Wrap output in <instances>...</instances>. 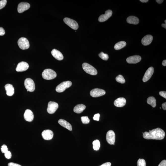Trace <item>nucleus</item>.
I'll use <instances>...</instances> for the list:
<instances>
[{
  "label": "nucleus",
  "mask_w": 166,
  "mask_h": 166,
  "mask_svg": "<svg viewBox=\"0 0 166 166\" xmlns=\"http://www.w3.org/2000/svg\"><path fill=\"white\" fill-rule=\"evenodd\" d=\"M1 151L3 153L5 154L6 152L8 151L7 147L5 145H3L1 147Z\"/></svg>",
  "instance_id": "obj_33"
},
{
  "label": "nucleus",
  "mask_w": 166,
  "mask_h": 166,
  "mask_svg": "<svg viewBox=\"0 0 166 166\" xmlns=\"http://www.w3.org/2000/svg\"><path fill=\"white\" fill-rule=\"evenodd\" d=\"M107 141L109 144L115 145V132L112 130H109L107 133L106 135Z\"/></svg>",
  "instance_id": "obj_9"
},
{
  "label": "nucleus",
  "mask_w": 166,
  "mask_h": 166,
  "mask_svg": "<svg viewBox=\"0 0 166 166\" xmlns=\"http://www.w3.org/2000/svg\"><path fill=\"white\" fill-rule=\"evenodd\" d=\"M98 56H99V57L101 58L102 59V60H105V61L107 60L108 59H109V56H108V54H105V53H104L102 52H101L99 54H98Z\"/></svg>",
  "instance_id": "obj_29"
},
{
  "label": "nucleus",
  "mask_w": 166,
  "mask_h": 166,
  "mask_svg": "<svg viewBox=\"0 0 166 166\" xmlns=\"http://www.w3.org/2000/svg\"><path fill=\"white\" fill-rule=\"evenodd\" d=\"M161 26L162 27H163L164 29H166V24H161Z\"/></svg>",
  "instance_id": "obj_45"
},
{
  "label": "nucleus",
  "mask_w": 166,
  "mask_h": 166,
  "mask_svg": "<svg viewBox=\"0 0 166 166\" xmlns=\"http://www.w3.org/2000/svg\"><path fill=\"white\" fill-rule=\"evenodd\" d=\"M83 69L86 72L91 75H96L97 71L95 68L91 65L87 63H84L82 65Z\"/></svg>",
  "instance_id": "obj_3"
},
{
  "label": "nucleus",
  "mask_w": 166,
  "mask_h": 166,
  "mask_svg": "<svg viewBox=\"0 0 166 166\" xmlns=\"http://www.w3.org/2000/svg\"><path fill=\"white\" fill-rule=\"evenodd\" d=\"M93 148L94 150L97 151L99 150L100 147V144L99 140H96L94 141L93 142Z\"/></svg>",
  "instance_id": "obj_27"
},
{
  "label": "nucleus",
  "mask_w": 166,
  "mask_h": 166,
  "mask_svg": "<svg viewBox=\"0 0 166 166\" xmlns=\"http://www.w3.org/2000/svg\"><path fill=\"white\" fill-rule=\"evenodd\" d=\"M51 54L52 56L56 60H62L64 59V56L59 50L56 49H53L51 51Z\"/></svg>",
  "instance_id": "obj_18"
},
{
  "label": "nucleus",
  "mask_w": 166,
  "mask_h": 166,
  "mask_svg": "<svg viewBox=\"0 0 166 166\" xmlns=\"http://www.w3.org/2000/svg\"><path fill=\"white\" fill-rule=\"evenodd\" d=\"M162 106L163 109L164 110H166V102L162 104Z\"/></svg>",
  "instance_id": "obj_41"
},
{
  "label": "nucleus",
  "mask_w": 166,
  "mask_h": 166,
  "mask_svg": "<svg viewBox=\"0 0 166 166\" xmlns=\"http://www.w3.org/2000/svg\"><path fill=\"white\" fill-rule=\"evenodd\" d=\"M105 92L103 90L98 88H95L93 89L91 91L90 94L91 96L94 98L102 96L105 95Z\"/></svg>",
  "instance_id": "obj_10"
},
{
  "label": "nucleus",
  "mask_w": 166,
  "mask_h": 166,
  "mask_svg": "<svg viewBox=\"0 0 166 166\" xmlns=\"http://www.w3.org/2000/svg\"><path fill=\"white\" fill-rule=\"evenodd\" d=\"M42 135L44 140H50L53 138L54 133L51 130L46 129L42 132Z\"/></svg>",
  "instance_id": "obj_14"
},
{
  "label": "nucleus",
  "mask_w": 166,
  "mask_h": 166,
  "mask_svg": "<svg viewBox=\"0 0 166 166\" xmlns=\"http://www.w3.org/2000/svg\"><path fill=\"white\" fill-rule=\"evenodd\" d=\"M86 106L85 105L82 104L77 105L74 107V112L77 114H80L82 112L85 110Z\"/></svg>",
  "instance_id": "obj_24"
},
{
  "label": "nucleus",
  "mask_w": 166,
  "mask_h": 166,
  "mask_svg": "<svg viewBox=\"0 0 166 166\" xmlns=\"http://www.w3.org/2000/svg\"><path fill=\"white\" fill-rule=\"evenodd\" d=\"M29 66L27 63L24 62H21L17 65L16 70L17 72L24 71L29 69Z\"/></svg>",
  "instance_id": "obj_12"
},
{
  "label": "nucleus",
  "mask_w": 166,
  "mask_h": 166,
  "mask_svg": "<svg viewBox=\"0 0 166 166\" xmlns=\"http://www.w3.org/2000/svg\"><path fill=\"white\" fill-rule=\"evenodd\" d=\"M5 30L2 27H0V36H3L5 34Z\"/></svg>",
  "instance_id": "obj_36"
},
{
  "label": "nucleus",
  "mask_w": 166,
  "mask_h": 166,
  "mask_svg": "<svg viewBox=\"0 0 166 166\" xmlns=\"http://www.w3.org/2000/svg\"><path fill=\"white\" fill-rule=\"evenodd\" d=\"M154 68L153 67H150L148 69L143 77V82H146L150 79L154 73Z\"/></svg>",
  "instance_id": "obj_13"
},
{
  "label": "nucleus",
  "mask_w": 166,
  "mask_h": 166,
  "mask_svg": "<svg viewBox=\"0 0 166 166\" xmlns=\"http://www.w3.org/2000/svg\"><path fill=\"white\" fill-rule=\"evenodd\" d=\"M64 21L65 23L72 29L77 30L78 28V25L76 21L73 19L68 18H64Z\"/></svg>",
  "instance_id": "obj_7"
},
{
  "label": "nucleus",
  "mask_w": 166,
  "mask_h": 166,
  "mask_svg": "<svg viewBox=\"0 0 166 166\" xmlns=\"http://www.w3.org/2000/svg\"><path fill=\"white\" fill-rule=\"evenodd\" d=\"M18 44L20 48L22 50H26L29 47V42L26 38H21L18 40Z\"/></svg>",
  "instance_id": "obj_6"
},
{
  "label": "nucleus",
  "mask_w": 166,
  "mask_h": 166,
  "mask_svg": "<svg viewBox=\"0 0 166 166\" xmlns=\"http://www.w3.org/2000/svg\"><path fill=\"white\" fill-rule=\"evenodd\" d=\"M144 138L147 139H155L161 140L165 137V133L163 129L157 128L151 130H149L148 132L143 133Z\"/></svg>",
  "instance_id": "obj_1"
},
{
  "label": "nucleus",
  "mask_w": 166,
  "mask_h": 166,
  "mask_svg": "<svg viewBox=\"0 0 166 166\" xmlns=\"http://www.w3.org/2000/svg\"><path fill=\"white\" fill-rule=\"evenodd\" d=\"M30 7V5L28 3L21 2L19 4L18 7V12L19 13H22L29 9Z\"/></svg>",
  "instance_id": "obj_11"
},
{
  "label": "nucleus",
  "mask_w": 166,
  "mask_h": 166,
  "mask_svg": "<svg viewBox=\"0 0 166 166\" xmlns=\"http://www.w3.org/2000/svg\"><path fill=\"white\" fill-rule=\"evenodd\" d=\"M5 156L7 159H10L12 157V154L10 151H8L5 154Z\"/></svg>",
  "instance_id": "obj_34"
},
{
  "label": "nucleus",
  "mask_w": 166,
  "mask_h": 166,
  "mask_svg": "<svg viewBox=\"0 0 166 166\" xmlns=\"http://www.w3.org/2000/svg\"><path fill=\"white\" fill-rule=\"evenodd\" d=\"M159 95L161 96L162 97H163L165 98V99L166 98V92L165 91H160L159 92Z\"/></svg>",
  "instance_id": "obj_37"
},
{
  "label": "nucleus",
  "mask_w": 166,
  "mask_h": 166,
  "mask_svg": "<svg viewBox=\"0 0 166 166\" xmlns=\"http://www.w3.org/2000/svg\"><path fill=\"white\" fill-rule=\"evenodd\" d=\"M26 89L29 92H32L35 89V85L34 81L30 78H27L25 80L24 83Z\"/></svg>",
  "instance_id": "obj_5"
},
{
  "label": "nucleus",
  "mask_w": 166,
  "mask_h": 166,
  "mask_svg": "<svg viewBox=\"0 0 166 166\" xmlns=\"http://www.w3.org/2000/svg\"><path fill=\"white\" fill-rule=\"evenodd\" d=\"M126 100L123 98H119L115 100L114 104L115 106L117 107H122L126 105Z\"/></svg>",
  "instance_id": "obj_19"
},
{
  "label": "nucleus",
  "mask_w": 166,
  "mask_h": 166,
  "mask_svg": "<svg viewBox=\"0 0 166 166\" xmlns=\"http://www.w3.org/2000/svg\"><path fill=\"white\" fill-rule=\"evenodd\" d=\"M81 121L84 124H87L89 123L90 120L88 116H83L81 117Z\"/></svg>",
  "instance_id": "obj_31"
},
{
  "label": "nucleus",
  "mask_w": 166,
  "mask_h": 166,
  "mask_svg": "<svg viewBox=\"0 0 166 166\" xmlns=\"http://www.w3.org/2000/svg\"><path fill=\"white\" fill-rule=\"evenodd\" d=\"M7 1L6 0H2L0 1V10L5 7L6 5Z\"/></svg>",
  "instance_id": "obj_32"
},
{
  "label": "nucleus",
  "mask_w": 166,
  "mask_h": 166,
  "mask_svg": "<svg viewBox=\"0 0 166 166\" xmlns=\"http://www.w3.org/2000/svg\"><path fill=\"white\" fill-rule=\"evenodd\" d=\"M72 82L70 81H64L57 86L56 88V91L58 93L64 92L68 88L72 85Z\"/></svg>",
  "instance_id": "obj_4"
},
{
  "label": "nucleus",
  "mask_w": 166,
  "mask_h": 166,
  "mask_svg": "<svg viewBox=\"0 0 166 166\" xmlns=\"http://www.w3.org/2000/svg\"><path fill=\"white\" fill-rule=\"evenodd\" d=\"M153 40V36L150 35H147L142 39V44L144 46H147L151 43Z\"/></svg>",
  "instance_id": "obj_20"
},
{
  "label": "nucleus",
  "mask_w": 166,
  "mask_h": 166,
  "mask_svg": "<svg viewBox=\"0 0 166 166\" xmlns=\"http://www.w3.org/2000/svg\"><path fill=\"white\" fill-rule=\"evenodd\" d=\"M24 116L25 120L29 122L32 121L34 118L33 112L29 109L25 110Z\"/></svg>",
  "instance_id": "obj_17"
},
{
  "label": "nucleus",
  "mask_w": 166,
  "mask_h": 166,
  "mask_svg": "<svg viewBox=\"0 0 166 166\" xmlns=\"http://www.w3.org/2000/svg\"><path fill=\"white\" fill-rule=\"evenodd\" d=\"M137 166H146L145 161L143 159H139L137 162Z\"/></svg>",
  "instance_id": "obj_30"
},
{
  "label": "nucleus",
  "mask_w": 166,
  "mask_h": 166,
  "mask_svg": "<svg viewBox=\"0 0 166 166\" xmlns=\"http://www.w3.org/2000/svg\"><path fill=\"white\" fill-rule=\"evenodd\" d=\"M127 22L128 23L133 24H137L139 23V19L136 17L133 16H129L127 19Z\"/></svg>",
  "instance_id": "obj_23"
},
{
  "label": "nucleus",
  "mask_w": 166,
  "mask_h": 166,
  "mask_svg": "<svg viewBox=\"0 0 166 166\" xmlns=\"http://www.w3.org/2000/svg\"><path fill=\"white\" fill-rule=\"evenodd\" d=\"M126 45V43L123 41H121L118 42L115 44L114 48L115 50H118L123 48Z\"/></svg>",
  "instance_id": "obj_26"
},
{
  "label": "nucleus",
  "mask_w": 166,
  "mask_h": 166,
  "mask_svg": "<svg viewBox=\"0 0 166 166\" xmlns=\"http://www.w3.org/2000/svg\"><path fill=\"white\" fill-rule=\"evenodd\" d=\"M164 22H165V24H166V20H164Z\"/></svg>",
  "instance_id": "obj_46"
},
{
  "label": "nucleus",
  "mask_w": 166,
  "mask_h": 166,
  "mask_svg": "<svg viewBox=\"0 0 166 166\" xmlns=\"http://www.w3.org/2000/svg\"><path fill=\"white\" fill-rule=\"evenodd\" d=\"M156 100L155 98L153 97H149L147 99V103L151 105L153 107H155L156 106Z\"/></svg>",
  "instance_id": "obj_25"
},
{
  "label": "nucleus",
  "mask_w": 166,
  "mask_h": 166,
  "mask_svg": "<svg viewBox=\"0 0 166 166\" xmlns=\"http://www.w3.org/2000/svg\"><path fill=\"white\" fill-rule=\"evenodd\" d=\"M116 80L117 82L123 84L125 82V80L123 77L121 75H119L116 78Z\"/></svg>",
  "instance_id": "obj_28"
},
{
  "label": "nucleus",
  "mask_w": 166,
  "mask_h": 166,
  "mask_svg": "<svg viewBox=\"0 0 166 166\" xmlns=\"http://www.w3.org/2000/svg\"><path fill=\"white\" fill-rule=\"evenodd\" d=\"M162 65L164 66H166V60H164L162 62Z\"/></svg>",
  "instance_id": "obj_43"
},
{
  "label": "nucleus",
  "mask_w": 166,
  "mask_h": 166,
  "mask_svg": "<svg viewBox=\"0 0 166 166\" xmlns=\"http://www.w3.org/2000/svg\"><path fill=\"white\" fill-rule=\"evenodd\" d=\"M42 77L45 79L50 80L55 78L57 74L55 71L50 69L45 70L42 73Z\"/></svg>",
  "instance_id": "obj_2"
},
{
  "label": "nucleus",
  "mask_w": 166,
  "mask_h": 166,
  "mask_svg": "<svg viewBox=\"0 0 166 166\" xmlns=\"http://www.w3.org/2000/svg\"><path fill=\"white\" fill-rule=\"evenodd\" d=\"M158 166H166V160H164L161 161Z\"/></svg>",
  "instance_id": "obj_38"
},
{
  "label": "nucleus",
  "mask_w": 166,
  "mask_h": 166,
  "mask_svg": "<svg viewBox=\"0 0 166 166\" xmlns=\"http://www.w3.org/2000/svg\"><path fill=\"white\" fill-rule=\"evenodd\" d=\"M8 166H22L20 164L13 162H10L8 164Z\"/></svg>",
  "instance_id": "obj_39"
},
{
  "label": "nucleus",
  "mask_w": 166,
  "mask_h": 166,
  "mask_svg": "<svg viewBox=\"0 0 166 166\" xmlns=\"http://www.w3.org/2000/svg\"><path fill=\"white\" fill-rule=\"evenodd\" d=\"M111 166V163L110 162H107L104 163L103 164H102L100 166Z\"/></svg>",
  "instance_id": "obj_40"
},
{
  "label": "nucleus",
  "mask_w": 166,
  "mask_h": 166,
  "mask_svg": "<svg viewBox=\"0 0 166 166\" xmlns=\"http://www.w3.org/2000/svg\"><path fill=\"white\" fill-rule=\"evenodd\" d=\"M58 123L62 126H63L66 128L67 129L69 130H72V126L67 121L63 119H60L58 121Z\"/></svg>",
  "instance_id": "obj_22"
},
{
  "label": "nucleus",
  "mask_w": 166,
  "mask_h": 166,
  "mask_svg": "<svg viewBox=\"0 0 166 166\" xmlns=\"http://www.w3.org/2000/svg\"><path fill=\"white\" fill-rule=\"evenodd\" d=\"M58 104L57 103L50 101L48 104L47 112L50 114H54L58 109Z\"/></svg>",
  "instance_id": "obj_8"
},
{
  "label": "nucleus",
  "mask_w": 166,
  "mask_h": 166,
  "mask_svg": "<svg viewBox=\"0 0 166 166\" xmlns=\"http://www.w3.org/2000/svg\"><path fill=\"white\" fill-rule=\"evenodd\" d=\"M6 91H7V94L8 96H12L14 94V89L12 84H7L5 86Z\"/></svg>",
  "instance_id": "obj_21"
},
{
  "label": "nucleus",
  "mask_w": 166,
  "mask_h": 166,
  "mask_svg": "<svg viewBox=\"0 0 166 166\" xmlns=\"http://www.w3.org/2000/svg\"><path fill=\"white\" fill-rule=\"evenodd\" d=\"M100 116V115L99 114H97L94 115L93 119L94 120L99 121V120Z\"/></svg>",
  "instance_id": "obj_35"
},
{
  "label": "nucleus",
  "mask_w": 166,
  "mask_h": 166,
  "mask_svg": "<svg viewBox=\"0 0 166 166\" xmlns=\"http://www.w3.org/2000/svg\"><path fill=\"white\" fill-rule=\"evenodd\" d=\"M156 2L159 4H161L164 1L162 0H156Z\"/></svg>",
  "instance_id": "obj_42"
},
{
  "label": "nucleus",
  "mask_w": 166,
  "mask_h": 166,
  "mask_svg": "<svg viewBox=\"0 0 166 166\" xmlns=\"http://www.w3.org/2000/svg\"><path fill=\"white\" fill-rule=\"evenodd\" d=\"M140 1L143 3H147L149 1L148 0H140Z\"/></svg>",
  "instance_id": "obj_44"
},
{
  "label": "nucleus",
  "mask_w": 166,
  "mask_h": 166,
  "mask_svg": "<svg viewBox=\"0 0 166 166\" xmlns=\"http://www.w3.org/2000/svg\"><path fill=\"white\" fill-rule=\"evenodd\" d=\"M112 11L110 10H108L105 11L104 15H102L99 16L98 21L101 22H104L107 20L112 16Z\"/></svg>",
  "instance_id": "obj_15"
},
{
  "label": "nucleus",
  "mask_w": 166,
  "mask_h": 166,
  "mask_svg": "<svg viewBox=\"0 0 166 166\" xmlns=\"http://www.w3.org/2000/svg\"><path fill=\"white\" fill-rule=\"evenodd\" d=\"M141 59L140 56H133L128 57L126 59V61L129 64H135L141 61Z\"/></svg>",
  "instance_id": "obj_16"
}]
</instances>
